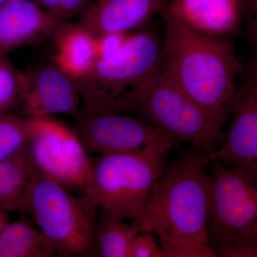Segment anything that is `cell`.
Masks as SVG:
<instances>
[{"mask_svg":"<svg viewBox=\"0 0 257 257\" xmlns=\"http://www.w3.org/2000/svg\"><path fill=\"white\" fill-rule=\"evenodd\" d=\"M211 157L197 150L167 165L152 189L141 231L156 235L165 257H214L208 240Z\"/></svg>","mask_w":257,"mask_h":257,"instance_id":"6da1fadb","label":"cell"},{"mask_svg":"<svg viewBox=\"0 0 257 257\" xmlns=\"http://www.w3.org/2000/svg\"><path fill=\"white\" fill-rule=\"evenodd\" d=\"M165 20L162 71L201 105L229 117L242 73L232 40L208 36Z\"/></svg>","mask_w":257,"mask_h":257,"instance_id":"7a4b0ae2","label":"cell"},{"mask_svg":"<svg viewBox=\"0 0 257 257\" xmlns=\"http://www.w3.org/2000/svg\"><path fill=\"white\" fill-rule=\"evenodd\" d=\"M162 40L143 30L128 35L119 52L98 59L90 70L73 79L83 106L81 111L130 115L142 89L162 69Z\"/></svg>","mask_w":257,"mask_h":257,"instance_id":"3957f363","label":"cell"},{"mask_svg":"<svg viewBox=\"0 0 257 257\" xmlns=\"http://www.w3.org/2000/svg\"><path fill=\"white\" fill-rule=\"evenodd\" d=\"M178 143L169 139L141 151L91 159L92 176L85 195L141 231L152 189L165 170L169 151Z\"/></svg>","mask_w":257,"mask_h":257,"instance_id":"277c9868","label":"cell"},{"mask_svg":"<svg viewBox=\"0 0 257 257\" xmlns=\"http://www.w3.org/2000/svg\"><path fill=\"white\" fill-rule=\"evenodd\" d=\"M130 116L160 128L177 142L190 145L211 158L222 139L227 117L204 107L162 72L138 94Z\"/></svg>","mask_w":257,"mask_h":257,"instance_id":"5b68a950","label":"cell"},{"mask_svg":"<svg viewBox=\"0 0 257 257\" xmlns=\"http://www.w3.org/2000/svg\"><path fill=\"white\" fill-rule=\"evenodd\" d=\"M99 210L87 195H74L37 172L23 212L50 240L57 256L81 257L92 256L97 250Z\"/></svg>","mask_w":257,"mask_h":257,"instance_id":"8992f818","label":"cell"},{"mask_svg":"<svg viewBox=\"0 0 257 257\" xmlns=\"http://www.w3.org/2000/svg\"><path fill=\"white\" fill-rule=\"evenodd\" d=\"M207 230L215 256L228 257L241 243L257 238V171L209 164Z\"/></svg>","mask_w":257,"mask_h":257,"instance_id":"52a82bcc","label":"cell"},{"mask_svg":"<svg viewBox=\"0 0 257 257\" xmlns=\"http://www.w3.org/2000/svg\"><path fill=\"white\" fill-rule=\"evenodd\" d=\"M29 157L39 173L69 192L85 195L92 176L91 158L72 128L51 116L28 145Z\"/></svg>","mask_w":257,"mask_h":257,"instance_id":"ba28073f","label":"cell"},{"mask_svg":"<svg viewBox=\"0 0 257 257\" xmlns=\"http://www.w3.org/2000/svg\"><path fill=\"white\" fill-rule=\"evenodd\" d=\"M72 130L87 153L98 155L133 153L151 144L175 139L160 128L119 113L81 111Z\"/></svg>","mask_w":257,"mask_h":257,"instance_id":"9c48e42d","label":"cell"},{"mask_svg":"<svg viewBox=\"0 0 257 257\" xmlns=\"http://www.w3.org/2000/svg\"><path fill=\"white\" fill-rule=\"evenodd\" d=\"M229 116L213 157L224 166L257 171V87L248 77L236 91Z\"/></svg>","mask_w":257,"mask_h":257,"instance_id":"30bf717a","label":"cell"},{"mask_svg":"<svg viewBox=\"0 0 257 257\" xmlns=\"http://www.w3.org/2000/svg\"><path fill=\"white\" fill-rule=\"evenodd\" d=\"M26 89L23 104L27 116L48 117L80 114L81 96L73 79L57 64H42L25 72Z\"/></svg>","mask_w":257,"mask_h":257,"instance_id":"8fae6325","label":"cell"},{"mask_svg":"<svg viewBox=\"0 0 257 257\" xmlns=\"http://www.w3.org/2000/svg\"><path fill=\"white\" fill-rule=\"evenodd\" d=\"M246 0H170L160 13L208 36L231 38L243 23Z\"/></svg>","mask_w":257,"mask_h":257,"instance_id":"7c38bea8","label":"cell"},{"mask_svg":"<svg viewBox=\"0 0 257 257\" xmlns=\"http://www.w3.org/2000/svg\"><path fill=\"white\" fill-rule=\"evenodd\" d=\"M64 22L32 0H9L0 7V55L52 38Z\"/></svg>","mask_w":257,"mask_h":257,"instance_id":"4fadbf2b","label":"cell"},{"mask_svg":"<svg viewBox=\"0 0 257 257\" xmlns=\"http://www.w3.org/2000/svg\"><path fill=\"white\" fill-rule=\"evenodd\" d=\"M170 0H93L75 24L94 38L128 34L160 13Z\"/></svg>","mask_w":257,"mask_h":257,"instance_id":"5bb4252c","label":"cell"},{"mask_svg":"<svg viewBox=\"0 0 257 257\" xmlns=\"http://www.w3.org/2000/svg\"><path fill=\"white\" fill-rule=\"evenodd\" d=\"M51 40L55 63L73 79L87 74L97 60L96 39L75 23L61 24Z\"/></svg>","mask_w":257,"mask_h":257,"instance_id":"9a60e30c","label":"cell"},{"mask_svg":"<svg viewBox=\"0 0 257 257\" xmlns=\"http://www.w3.org/2000/svg\"><path fill=\"white\" fill-rule=\"evenodd\" d=\"M36 173L28 146L0 161V210L23 211Z\"/></svg>","mask_w":257,"mask_h":257,"instance_id":"2e32d148","label":"cell"},{"mask_svg":"<svg viewBox=\"0 0 257 257\" xmlns=\"http://www.w3.org/2000/svg\"><path fill=\"white\" fill-rule=\"evenodd\" d=\"M55 256L50 240L28 221L10 222L0 234V257Z\"/></svg>","mask_w":257,"mask_h":257,"instance_id":"e0dca14e","label":"cell"},{"mask_svg":"<svg viewBox=\"0 0 257 257\" xmlns=\"http://www.w3.org/2000/svg\"><path fill=\"white\" fill-rule=\"evenodd\" d=\"M124 220L99 208L95 235L98 253L101 256L130 257L132 243L140 231Z\"/></svg>","mask_w":257,"mask_h":257,"instance_id":"ac0fdd59","label":"cell"},{"mask_svg":"<svg viewBox=\"0 0 257 257\" xmlns=\"http://www.w3.org/2000/svg\"><path fill=\"white\" fill-rule=\"evenodd\" d=\"M45 124V117L32 118L9 112L0 113V161L13 156L28 146Z\"/></svg>","mask_w":257,"mask_h":257,"instance_id":"d6986e66","label":"cell"},{"mask_svg":"<svg viewBox=\"0 0 257 257\" xmlns=\"http://www.w3.org/2000/svg\"><path fill=\"white\" fill-rule=\"evenodd\" d=\"M26 75L15 67L8 55H0V113L9 112L23 102Z\"/></svg>","mask_w":257,"mask_h":257,"instance_id":"ffe728a7","label":"cell"},{"mask_svg":"<svg viewBox=\"0 0 257 257\" xmlns=\"http://www.w3.org/2000/svg\"><path fill=\"white\" fill-rule=\"evenodd\" d=\"M130 257H165V253L154 233L140 231L132 243Z\"/></svg>","mask_w":257,"mask_h":257,"instance_id":"44dd1931","label":"cell"},{"mask_svg":"<svg viewBox=\"0 0 257 257\" xmlns=\"http://www.w3.org/2000/svg\"><path fill=\"white\" fill-rule=\"evenodd\" d=\"M130 34H108L96 39L98 59H106L121 50Z\"/></svg>","mask_w":257,"mask_h":257,"instance_id":"7402d4cb","label":"cell"},{"mask_svg":"<svg viewBox=\"0 0 257 257\" xmlns=\"http://www.w3.org/2000/svg\"><path fill=\"white\" fill-rule=\"evenodd\" d=\"M243 23L248 40L257 50V0H246Z\"/></svg>","mask_w":257,"mask_h":257,"instance_id":"603a6c76","label":"cell"},{"mask_svg":"<svg viewBox=\"0 0 257 257\" xmlns=\"http://www.w3.org/2000/svg\"><path fill=\"white\" fill-rule=\"evenodd\" d=\"M62 20L70 22L73 18H79L92 0H60Z\"/></svg>","mask_w":257,"mask_h":257,"instance_id":"cb8c5ba5","label":"cell"},{"mask_svg":"<svg viewBox=\"0 0 257 257\" xmlns=\"http://www.w3.org/2000/svg\"><path fill=\"white\" fill-rule=\"evenodd\" d=\"M32 1L62 20L60 0H32Z\"/></svg>","mask_w":257,"mask_h":257,"instance_id":"d4e9b609","label":"cell"},{"mask_svg":"<svg viewBox=\"0 0 257 257\" xmlns=\"http://www.w3.org/2000/svg\"><path fill=\"white\" fill-rule=\"evenodd\" d=\"M248 77L257 87V50H254L252 58L248 64Z\"/></svg>","mask_w":257,"mask_h":257,"instance_id":"484cf974","label":"cell"},{"mask_svg":"<svg viewBox=\"0 0 257 257\" xmlns=\"http://www.w3.org/2000/svg\"><path fill=\"white\" fill-rule=\"evenodd\" d=\"M8 214L9 213L6 212V211L0 210V234L5 229V226L10 223Z\"/></svg>","mask_w":257,"mask_h":257,"instance_id":"4316f807","label":"cell"},{"mask_svg":"<svg viewBox=\"0 0 257 257\" xmlns=\"http://www.w3.org/2000/svg\"><path fill=\"white\" fill-rule=\"evenodd\" d=\"M9 1V0H0V7L2 6V5H4L5 3H6L7 2Z\"/></svg>","mask_w":257,"mask_h":257,"instance_id":"83f0119b","label":"cell"},{"mask_svg":"<svg viewBox=\"0 0 257 257\" xmlns=\"http://www.w3.org/2000/svg\"><path fill=\"white\" fill-rule=\"evenodd\" d=\"M92 1H93V0H92Z\"/></svg>","mask_w":257,"mask_h":257,"instance_id":"f1b7e54d","label":"cell"}]
</instances>
